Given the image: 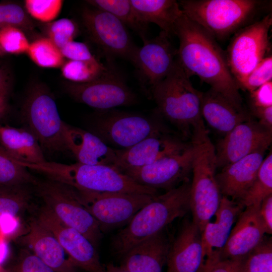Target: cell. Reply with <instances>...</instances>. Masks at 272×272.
<instances>
[{
	"mask_svg": "<svg viewBox=\"0 0 272 272\" xmlns=\"http://www.w3.org/2000/svg\"><path fill=\"white\" fill-rule=\"evenodd\" d=\"M173 34L179 42L177 60L186 73L197 76L237 108L244 109L226 53L216 39L183 14L176 21Z\"/></svg>",
	"mask_w": 272,
	"mask_h": 272,
	"instance_id": "cell-1",
	"label": "cell"
},
{
	"mask_svg": "<svg viewBox=\"0 0 272 272\" xmlns=\"http://www.w3.org/2000/svg\"><path fill=\"white\" fill-rule=\"evenodd\" d=\"M201 94L176 57L170 73L153 89L151 98L162 118L174 126L184 139L191 141L207 131L200 111Z\"/></svg>",
	"mask_w": 272,
	"mask_h": 272,
	"instance_id": "cell-2",
	"label": "cell"
},
{
	"mask_svg": "<svg viewBox=\"0 0 272 272\" xmlns=\"http://www.w3.org/2000/svg\"><path fill=\"white\" fill-rule=\"evenodd\" d=\"M190 182L188 179L177 187L158 194L141 209L113 237L112 249L122 256L131 248L162 231L190 210Z\"/></svg>",
	"mask_w": 272,
	"mask_h": 272,
	"instance_id": "cell-3",
	"label": "cell"
},
{
	"mask_svg": "<svg viewBox=\"0 0 272 272\" xmlns=\"http://www.w3.org/2000/svg\"><path fill=\"white\" fill-rule=\"evenodd\" d=\"M19 164L77 190L95 192H122L158 195L157 189L143 186L116 169L103 165L55 162Z\"/></svg>",
	"mask_w": 272,
	"mask_h": 272,
	"instance_id": "cell-4",
	"label": "cell"
},
{
	"mask_svg": "<svg viewBox=\"0 0 272 272\" xmlns=\"http://www.w3.org/2000/svg\"><path fill=\"white\" fill-rule=\"evenodd\" d=\"M183 14L215 39H223L245 26L261 6L258 0H180Z\"/></svg>",
	"mask_w": 272,
	"mask_h": 272,
	"instance_id": "cell-5",
	"label": "cell"
},
{
	"mask_svg": "<svg viewBox=\"0 0 272 272\" xmlns=\"http://www.w3.org/2000/svg\"><path fill=\"white\" fill-rule=\"evenodd\" d=\"M195 152L192 162L189 208L192 222L201 232L217 212L222 198L216 179L215 147L208 132L191 141Z\"/></svg>",
	"mask_w": 272,
	"mask_h": 272,
	"instance_id": "cell-6",
	"label": "cell"
},
{
	"mask_svg": "<svg viewBox=\"0 0 272 272\" xmlns=\"http://www.w3.org/2000/svg\"><path fill=\"white\" fill-rule=\"evenodd\" d=\"M159 114L148 117L113 109L99 111L90 121V131L108 146L125 150L153 134L171 130Z\"/></svg>",
	"mask_w": 272,
	"mask_h": 272,
	"instance_id": "cell-7",
	"label": "cell"
},
{
	"mask_svg": "<svg viewBox=\"0 0 272 272\" xmlns=\"http://www.w3.org/2000/svg\"><path fill=\"white\" fill-rule=\"evenodd\" d=\"M27 128L35 135L43 152H67L63 128L55 101L47 88L36 84L28 91L22 108Z\"/></svg>",
	"mask_w": 272,
	"mask_h": 272,
	"instance_id": "cell-8",
	"label": "cell"
},
{
	"mask_svg": "<svg viewBox=\"0 0 272 272\" xmlns=\"http://www.w3.org/2000/svg\"><path fill=\"white\" fill-rule=\"evenodd\" d=\"M44 205L65 225L85 235L97 247L102 237L99 224L81 203L76 190L47 178L34 186Z\"/></svg>",
	"mask_w": 272,
	"mask_h": 272,
	"instance_id": "cell-9",
	"label": "cell"
},
{
	"mask_svg": "<svg viewBox=\"0 0 272 272\" xmlns=\"http://www.w3.org/2000/svg\"><path fill=\"white\" fill-rule=\"evenodd\" d=\"M75 189L81 203L97 222L102 232L126 225L157 195Z\"/></svg>",
	"mask_w": 272,
	"mask_h": 272,
	"instance_id": "cell-10",
	"label": "cell"
},
{
	"mask_svg": "<svg viewBox=\"0 0 272 272\" xmlns=\"http://www.w3.org/2000/svg\"><path fill=\"white\" fill-rule=\"evenodd\" d=\"M271 25L272 17L269 14L234 33L225 53L236 83L245 78L265 57Z\"/></svg>",
	"mask_w": 272,
	"mask_h": 272,
	"instance_id": "cell-11",
	"label": "cell"
},
{
	"mask_svg": "<svg viewBox=\"0 0 272 272\" xmlns=\"http://www.w3.org/2000/svg\"><path fill=\"white\" fill-rule=\"evenodd\" d=\"M66 90L78 102L99 111L131 105L137 101L135 94L127 86L110 59H108L107 70L101 77L84 84L70 82Z\"/></svg>",
	"mask_w": 272,
	"mask_h": 272,
	"instance_id": "cell-12",
	"label": "cell"
},
{
	"mask_svg": "<svg viewBox=\"0 0 272 272\" xmlns=\"http://www.w3.org/2000/svg\"><path fill=\"white\" fill-rule=\"evenodd\" d=\"M83 24L90 39L107 56L132 61L138 48L127 27L110 13L86 7L82 11Z\"/></svg>",
	"mask_w": 272,
	"mask_h": 272,
	"instance_id": "cell-13",
	"label": "cell"
},
{
	"mask_svg": "<svg viewBox=\"0 0 272 272\" xmlns=\"http://www.w3.org/2000/svg\"><path fill=\"white\" fill-rule=\"evenodd\" d=\"M35 219L54 235L76 267L86 272H106L97 247L81 232L61 222L48 207L43 206Z\"/></svg>",
	"mask_w": 272,
	"mask_h": 272,
	"instance_id": "cell-14",
	"label": "cell"
},
{
	"mask_svg": "<svg viewBox=\"0 0 272 272\" xmlns=\"http://www.w3.org/2000/svg\"><path fill=\"white\" fill-rule=\"evenodd\" d=\"M194 152V145L191 141L187 147L181 151L163 157L150 165L123 173L143 186L168 191L188 179Z\"/></svg>",
	"mask_w": 272,
	"mask_h": 272,
	"instance_id": "cell-15",
	"label": "cell"
},
{
	"mask_svg": "<svg viewBox=\"0 0 272 272\" xmlns=\"http://www.w3.org/2000/svg\"><path fill=\"white\" fill-rule=\"evenodd\" d=\"M169 36L161 31L154 38L147 39L138 47L131 61L139 74L143 88L149 97L153 89L168 75L177 57Z\"/></svg>",
	"mask_w": 272,
	"mask_h": 272,
	"instance_id": "cell-16",
	"label": "cell"
},
{
	"mask_svg": "<svg viewBox=\"0 0 272 272\" xmlns=\"http://www.w3.org/2000/svg\"><path fill=\"white\" fill-rule=\"evenodd\" d=\"M272 130L252 117L242 122L219 141L215 148L217 167H224L261 149H267Z\"/></svg>",
	"mask_w": 272,
	"mask_h": 272,
	"instance_id": "cell-17",
	"label": "cell"
},
{
	"mask_svg": "<svg viewBox=\"0 0 272 272\" xmlns=\"http://www.w3.org/2000/svg\"><path fill=\"white\" fill-rule=\"evenodd\" d=\"M187 141L173 130L161 131L149 136L125 150H118L115 169L124 173L150 165L169 154L187 147Z\"/></svg>",
	"mask_w": 272,
	"mask_h": 272,
	"instance_id": "cell-18",
	"label": "cell"
},
{
	"mask_svg": "<svg viewBox=\"0 0 272 272\" xmlns=\"http://www.w3.org/2000/svg\"><path fill=\"white\" fill-rule=\"evenodd\" d=\"M167 272H205L201 232L192 221L184 219L170 244Z\"/></svg>",
	"mask_w": 272,
	"mask_h": 272,
	"instance_id": "cell-19",
	"label": "cell"
},
{
	"mask_svg": "<svg viewBox=\"0 0 272 272\" xmlns=\"http://www.w3.org/2000/svg\"><path fill=\"white\" fill-rule=\"evenodd\" d=\"M259 207H246L240 214L219 260L245 259L262 241L265 230L259 216Z\"/></svg>",
	"mask_w": 272,
	"mask_h": 272,
	"instance_id": "cell-20",
	"label": "cell"
},
{
	"mask_svg": "<svg viewBox=\"0 0 272 272\" xmlns=\"http://www.w3.org/2000/svg\"><path fill=\"white\" fill-rule=\"evenodd\" d=\"M245 207L239 202L222 196L216 212V220L209 221L201 232V241L205 261V272L219 260L234 223Z\"/></svg>",
	"mask_w": 272,
	"mask_h": 272,
	"instance_id": "cell-21",
	"label": "cell"
},
{
	"mask_svg": "<svg viewBox=\"0 0 272 272\" xmlns=\"http://www.w3.org/2000/svg\"><path fill=\"white\" fill-rule=\"evenodd\" d=\"M267 149H261L222 168L216 179L222 194L240 202L254 181Z\"/></svg>",
	"mask_w": 272,
	"mask_h": 272,
	"instance_id": "cell-22",
	"label": "cell"
},
{
	"mask_svg": "<svg viewBox=\"0 0 272 272\" xmlns=\"http://www.w3.org/2000/svg\"><path fill=\"white\" fill-rule=\"evenodd\" d=\"M63 135L67 151L75 157L78 162L115 168L118 150L108 146L95 134L64 123Z\"/></svg>",
	"mask_w": 272,
	"mask_h": 272,
	"instance_id": "cell-23",
	"label": "cell"
},
{
	"mask_svg": "<svg viewBox=\"0 0 272 272\" xmlns=\"http://www.w3.org/2000/svg\"><path fill=\"white\" fill-rule=\"evenodd\" d=\"M31 251L56 272H78L54 235L34 218L22 237Z\"/></svg>",
	"mask_w": 272,
	"mask_h": 272,
	"instance_id": "cell-24",
	"label": "cell"
},
{
	"mask_svg": "<svg viewBox=\"0 0 272 272\" xmlns=\"http://www.w3.org/2000/svg\"><path fill=\"white\" fill-rule=\"evenodd\" d=\"M170 244L164 229L126 252L121 265L129 272H162Z\"/></svg>",
	"mask_w": 272,
	"mask_h": 272,
	"instance_id": "cell-25",
	"label": "cell"
},
{
	"mask_svg": "<svg viewBox=\"0 0 272 272\" xmlns=\"http://www.w3.org/2000/svg\"><path fill=\"white\" fill-rule=\"evenodd\" d=\"M200 111L208 125L226 135L240 123L252 117L245 109H240L218 92L210 88L202 92Z\"/></svg>",
	"mask_w": 272,
	"mask_h": 272,
	"instance_id": "cell-26",
	"label": "cell"
},
{
	"mask_svg": "<svg viewBox=\"0 0 272 272\" xmlns=\"http://www.w3.org/2000/svg\"><path fill=\"white\" fill-rule=\"evenodd\" d=\"M0 145L22 162L36 164L46 161L38 140L27 128L0 125Z\"/></svg>",
	"mask_w": 272,
	"mask_h": 272,
	"instance_id": "cell-27",
	"label": "cell"
},
{
	"mask_svg": "<svg viewBox=\"0 0 272 272\" xmlns=\"http://www.w3.org/2000/svg\"><path fill=\"white\" fill-rule=\"evenodd\" d=\"M140 20L148 26L158 25L168 36L173 34L174 26L182 11L175 0H130Z\"/></svg>",
	"mask_w": 272,
	"mask_h": 272,
	"instance_id": "cell-28",
	"label": "cell"
},
{
	"mask_svg": "<svg viewBox=\"0 0 272 272\" xmlns=\"http://www.w3.org/2000/svg\"><path fill=\"white\" fill-rule=\"evenodd\" d=\"M87 3L114 16L127 28L139 34L143 42L147 39L148 26L140 20L130 0H91Z\"/></svg>",
	"mask_w": 272,
	"mask_h": 272,
	"instance_id": "cell-29",
	"label": "cell"
},
{
	"mask_svg": "<svg viewBox=\"0 0 272 272\" xmlns=\"http://www.w3.org/2000/svg\"><path fill=\"white\" fill-rule=\"evenodd\" d=\"M30 185H0V220L7 215L19 217L31 206Z\"/></svg>",
	"mask_w": 272,
	"mask_h": 272,
	"instance_id": "cell-30",
	"label": "cell"
},
{
	"mask_svg": "<svg viewBox=\"0 0 272 272\" xmlns=\"http://www.w3.org/2000/svg\"><path fill=\"white\" fill-rule=\"evenodd\" d=\"M272 194V153L264 158L256 177L240 203L244 207L260 206L262 200Z\"/></svg>",
	"mask_w": 272,
	"mask_h": 272,
	"instance_id": "cell-31",
	"label": "cell"
},
{
	"mask_svg": "<svg viewBox=\"0 0 272 272\" xmlns=\"http://www.w3.org/2000/svg\"><path fill=\"white\" fill-rule=\"evenodd\" d=\"M96 57L85 61L68 60L61 67L62 76L71 83L84 84L101 77L107 70Z\"/></svg>",
	"mask_w": 272,
	"mask_h": 272,
	"instance_id": "cell-32",
	"label": "cell"
},
{
	"mask_svg": "<svg viewBox=\"0 0 272 272\" xmlns=\"http://www.w3.org/2000/svg\"><path fill=\"white\" fill-rule=\"evenodd\" d=\"M39 179L19 164L0 145V185L34 186Z\"/></svg>",
	"mask_w": 272,
	"mask_h": 272,
	"instance_id": "cell-33",
	"label": "cell"
},
{
	"mask_svg": "<svg viewBox=\"0 0 272 272\" xmlns=\"http://www.w3.org/2000/svg\"><path fill=\"white\" fill-rule=\"evenodd\" d=\"M26 53L35 64L42 67L58 68L65 62L60 49L47 37L37 39L30 43Z\"/></svg>",
	"mask_w": 272,
	"mask_h": 272,
	"instance_id": "cell-34",
	"label": "cell"
},
{
	"mask_svg": "<svg viewBox=\"0 0 272 272\" xmlns=\"http://www.w3.org/2000/svg\"><path fill=\"white\" fill-rule=\"evenodd\" d=\"M244 272H272L271 238L262 241L246 257Z\"/></svg>",
	"mask_w": 272,
	"mask_h": 272,
	"instance_id": "cell-35",
	"label": "cell"
},
{
	"mask_svg": "<svg viewBox=\"0 0 272 272\" xmlns=\"http://www.w3.org/2000/svg\"><path fill=\"white\" fill-rule=\"evenodd\" d=\"M8 27H15L24 30H31L33 24L26 10L20 5L12 2L0 3V30Z\"/></svg>",
	"mask_w": 272,
	"mask_h": 272,
	"instance_id": "cell-36",
	"label": "cell"
},
{
	"mask_svg": "<svg viewBox=\"0 0 272 272\" xmlns=\"http://www.w3.org/2000/svg\"><path fill=\"white\" fill-rule=\"evenodd\" d=\"M78 31L76 23L68 18H62L49 23L46 28L47 38L59 49L73 41Z\"/></svg>",
	"mask_w": 272,
	"mask_h": 272,
	"instance_id": "cell-37",
	"label": "cell"
},
{
	"mask_svg": "<svg viewBox=\"0 0 272 272\" xmlns=\"http://www.w3.org/2000/svg\"><path fill=\"white\" fill-rule=\"evenodd\" d=\"M25 10L31 17L42 22H51L59 15L63 4L61 0H26Z\"/></svg>",
	"mask_w": 272,
	"mask_h": 272,
	"instance_id": "cell-38",
	"label": "cell"
},
{
	"mask_svg": "<svg viewBox=\"0 0 272 272\" xmlns=\"http://www.w3.org/2000/svg\"><path fill=\"white\" fill-rule=\"evenodd\" d=\"M272 81V56L264 57L243 80L237 82L239 89L249 93Z\"/></svg>",
	"mask_w": 272,
	"mask_h": 272,
	"instance_id": "cell-39",
	"label": "cell"
},
{
	"mask_svg": "<svg viewBox=\"0 0 272 272\" xmlns=\"http://www.w3.org/2000/svg\"><path fill=\"white\" fill-rule=\"evenodd\" d=\"M29 42L24 31L15 27H8L0 30V45L7 54L26 53Z\"/></svg>",
	"mask_w": 272,
	"mask_h": 272,
	"instance_id": "cell-40",
	"label": "cell"
},
{
	"mask_svg": "<svg viewBox=\"0 0 272 272\" xmlns=\"http://www.w3.org/2000/svg\"><path fill=\"white\" fill-rule=\"evenodd\" d=\"M9 272H56L31 251L25 250Z\"/></svg>",
	"mask_w": 272,
	"mask_h": 272,
	"instance_id": "cell-41",
	"label": "cell"
},
{
	"mask_svg": "<svg viewBox=\"0 0 272 272\" xmlns=\"http://www.w3.org/2000/svg\"><path fill=\"white\" fill-rule=\"evenodd\" d=\"M60 50L63 56L69 60L85 61L95 58L87 45L83 42L73 40Z\"/></svg>",
	"mask_w": 272,
	"mask_h": 272,
	"instance_id": "cell-42",
	"label": "cell"
},
{
	"mask_svg": "<svg viewBox=\"0 0 272 272\" xmlns=\"http://www.w3.org/2000/svg\"><path fill=\"white\" fill-rule=\"evenodd\" d=\"M249 93L250 109L272 106V81Z\"/></svg>",
	"mask_w": 272,
	"mask_h": 272,
	"instance_id": "cell-43",
	"label": "cell"
},
{
	"mask_svg": "<svg viewBox=\"0 0 272 272\" xmlns=\"http://www.w3.org/2000/svg\"><path fill=\"white\" fill-rule=\"evenodd\" d=\"M245 259L219 260L205 272H244Z\"/></svg>",
	"mask_w": 272,
	"mask_h": 272,
	"instance_id": "cell-44",
	"label": "cell"
},
{
	"mask_svg": "<svg viewBox=\"0 0 272 272\" xmlns=\"http://www.w3.org/2000/svg\"><path fill=\"white\" fill-rule=\"evenodd\" d=\"M259 214L264 225L265 233H272V194L265 198L261 202Z\"/></svg>",
	"mask_w": 272,
	"mask_h": 272,
	"instance_id": "cell-45",
	"label": "cell"
},
{
	"mask_svg": "<svg viewBox=\"0 0 272 272\" xmlns=\"http://www.w3.org/2000/svg\"><path fill=\"white\" fill-rule=\"evenodd\" d=\"M251 113L257 122L266 128L272 130V106L266 108H251Z\"/></svg>",
	"mask_w": 272,
	"mask_h": 272,
	"instance_id": "cell-46",
	"label": "cell"
},
{
	"mask_svg": "<svg viewBox=\"0 0 272 272\" xmlns=\"http://www.w3.org/2000/svg\"><path fill=\"white\" fill-rule=\"evenodd\" d=\"M18 217L7 215L0 220V231L5 235L13 234L18 228Z\"/></svg>",
	"mask_w": 272,
	"mask_h": 272,
	"instance_id": "cell-47",
	"label": "cell"
},
{
	"mask_svg": "<svg viewBox=\"0 0 272 272\" xmlns=\"http://www.w3.org/2000/svg\"><path fill=\"white\" fill-rule=\"evenodd\" d=\"M10 87L9 74L5 69L0 66V94L9 95Z\"/></svg>",
	"mask_w": 272,
	"mask_h": 272,
	"instance_id": "cell-48",
	"label": "cell"
},
{
	"mask_svg": "<svg viewBox=\"0 0 272 272\" xmlns=\"http://www.w3.org/2000/svg\"><path fill=\"white\" fill-rule=\"evenodd\" d=\"M106 272H129L122 266H117L112 263H108L106 266Z\"/></svg>",
	"mask_w": 272,
	"mask_h": 272,
	"instance_id": "cell-49",
	"label": "cell"
},
{
	"mask_svg": "<svg viewBox=\"0 0 272 272\" xmlns=\"http://www.w3.org/2000/svg\"><path fill=\"white\" fill-rule=\"evenodd\" d=\"M8 96V95L0 94V118L6 110Z\"/></svg>",
	"mask_w": 272,
	"mask_h": 272,
	"instance_id": "cell-50",
	"label": "cell"
},
{
	"mask_svg": "<svg viewBox=\"0 0 272 272\" xmlns=\"http://www.w3.org/2000/svg\"><path fill=\"white\" fill-rule=\"evenodd\" d=\"M7 54L5 52V51L0 45V57H2Z\"/></svg>",
	"mask_w": 272,
	"mask_h": 272,
	"instance_id": "cell-51",
	"label": "cell"
},
{
	"mask_svg": "<svg viewBox=\"0 0 272 272\" xmlns=\"http://www.w3.org/2000/svg\"><path fill=\"white\" fill-rule=\"evenodd\" d=\"M0 272H9V271L5 269L2 266V265H0Z\"/></svg>",
	"mask_w": 272,
	"mask_h": 272,
	"instance_id": "cell-52",
	"label": "cell"
}]
</instances>
